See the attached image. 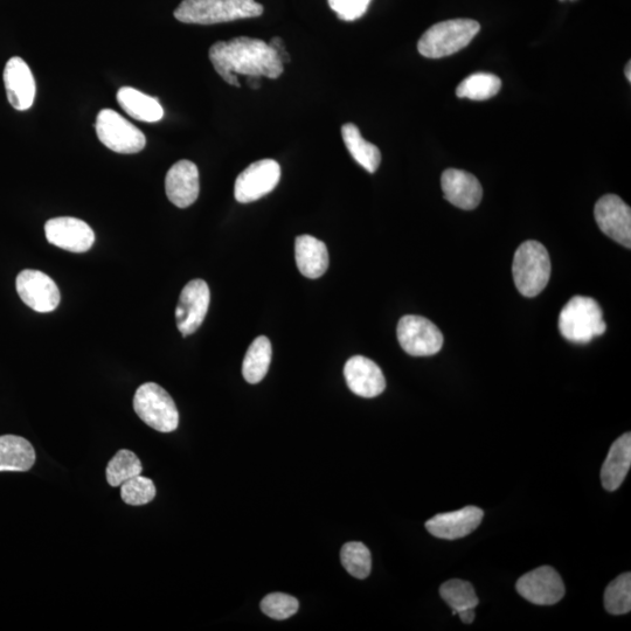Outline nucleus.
I'll list each match as a JSON object with an SVG mask.
<instances>
[{
	"mask_svg": "<svg viewBox=\"0 0 631 631\" xmlns=\"http://www.w3.org/2000/svg\"><path fill=\"white\" fill-rule=\"evenodd\" d=\"M17 293L32 310L47 314L58 308L60 290L50 276L39 270L26 269L17 277Z\"/></svg>",
	"mask_w": 631,
	"mask_h": 631,
	"instance_id": "10",
	"label": "nucleus"
},
{
	"mask_svg": "<svg viewBox=\"0 0 631 631\" xmlns=\"http://www.w3.org/2000/svg\"><path fill=\"white\" fill-rule=\"evenodd\" d=\"M280 179V164L274 159H261L249 165L235 180V199L241 204L253 203L272 192Z\"/></svg>",
	"mask_w": 631,
	"mask_h": 631,
	"instance_id": "9",
	"label": "nucleus"
},
{
	"mask_svg": "<svg viewBox=\"0 0 631 631\" xmlns=\"http://www.w3.org/2000/svg\"><path fill=\"white\" fill-rule=\"evenodd\" d=\"M440 595L453 609V615H457L463 610L475 609L480 603L473 585L460 579L445 582L440 588Z\"/></svg>",
	"mask_w": 631,
	"mask_h": 631,
	"instance_id": "27",
	"label": "nucleus"
},
{
	"mask_svg": "<svg viewBox=\"0 0 631 631\" xmlns=\"http://www.w3.org/2000/svg\"><path fill=\"white\" fill-rule=\"evenodd\" d=\"M346 383L352 393L363 398H376L386 388V379L380 367L373 360L355 356L344 367Z\"/></svg>",
	"mask_w": 631,
	"mask_h": 631,
	"instance_id": "16",
	"label": "nucleus"
},
{
	"mask_svg": "<svg viewBox=\"0 0 631 631\" xmlns=\"http://www.w3.org/2000/svg\"><path fill=\"white\" fill-rule=\"evenodd\" d=\"M96 134L108 149L117 154L131 155L141 152L147 144L142 131L112 109H103L97 115Z\"/></svg>",
	"mask_w": 631,
	"mask_h": 631,
	"instance_id": "7",
	"label": "nucleus"
},
{
	"mask_svg": "<svg viewBox=\"0 0 631 631\" xmlns=\"http://www.w3.org/2000/svg\"><path fill=\"white\" fill-rule=\"evenodd\" d=\"M142 471V463L137 455L130 450L122 449L108 463L107 482L110 487H121L130 478L141 475Z\"/></svg>",
	"mask_w": 631,
	"mask_h": 631,
	"instance_id": "28",
	"label": "nucleus"
},
{
	"mask_svg": "<svg viewBox=\"0 0 631 631\" xmlns=\"http://www.w3.org/2000/svg\"><path fill=\"white\" fill-rule=\"evenodd\" d=\"M342 137L346 149L355 161L370 173L378 170L381 163V152L376 145L367 142L356 124L346 123L342 127Z\"/></svg>",
	"mask_w": 631,
	"mask_h": 631,
	"instance_id": "24",
	"label": "nucleus"
},
{
	"mask_svg": "<svg viewBox=\"0 0 631 631\" xmlns=\"http://www.w3.org/2000/svg\"><path fill=\"white\" fill-rule=\"evenodd\" d=\"M211 293L204 280L186 284L176 309L177 327L184 337L194 334L205 321L210 308Z\"/></svg>",
	"mask_w": 631,
	"mask_h": 631,
	"instance_id": "12",
	"label": "nucleus"
},
{
	"mask_svg": "<svg viewBox=\"0 0 631 631\" xmlns=\"http://www.w3.org/2000/svg\"><path fill=\"white\" fill-rule=\"evenodd\" d=\"M272 343L265 336H260L249 346L244 364H242V374L249 384H259L269 370L272 362Z\"/></svg>",
	"mask_w": 631,
	"mask_h": 631,
	"instance_id": "25",
	"label": "nucleus"
},
{
	"mask_svg": "<svg viewBox=\"0 0 631 631\" xmlns=\"http://www.w3.org/2000/svg\"><path fill=\"white\" fill-rule=\"evenodd\" d=\"M512 274L523 296L536 297L542 293L551 277V259L545 246L535 240L520 245L513 258Z\"/></svg>",
	"mask_w": 631,
	"mask_h": 631,
	"instance_id": "4",
	"label": "nucleus"
},
{
	"mask_svg": "<svg viewBox=\"0 0 631 631\" xmlns=\"http://www.w3.org/2000/svg\"><path fill=\"white\" fill-rule=\"evenodd\" d=\"M402 350L413 357H429L439 353L443 346L442 332L427 318L407 315L401 318L397 329Z\"/></svg>",
	"mask_w": 631,
	"mask_h": 631,
	"instance_id": "8",
	"label": "nucleus"
},
{
	"mask_svg": "<svg viewBox=\"0 0 631 631\" xmlns=\"http://www.w3.org/2000/svg\"><path fill=\"white\" fill-rule=\"evenodd\" d=\"M165 191L171 203L179 208L196 203L200 192L197 165L185 159L173 164L165 178Z\"/></svg>",
	"mask_w": 631,
	"mask_h": 631,
	"instance_id": "18",
	"label": "nucleus"
},
{
	"mask_svg": "<svg viewBox=\"0 0 631 631\" xmlns=\"http://www.w3.org/2000/svg\"><path fill=\"white\" fill-rule=\"evenodd\" d=\"M483 517L482 509L467 506L461 510L439 513L428 520L426 528L436 538L455 540L473 533L481 525Z\"/></svg>",
	"mask_w": 631,
	"mask_h": 631,
	"instance_id": "15",
	"label": "nucleus"
},
{
	"mask_svg": "<svg viewBox=\"0 0 631 631\" xmlns=\"http://www.w3.org/2000/svg\"><path fill=\"white\" fill-rule=\"evenodd\" d=\"M51 245L72 253H85L94 245L95 234L85 221L71 217L54 218L45 225Z\"/></svg>",
	"mask_w": 631,
	"mask_h": 631,
	"instance_id": "14",
	"label": "nucleus"
},
{
	"mask_svg": "<svg viewBox=\"0 0 631 631\" xmlns=\"http://www.w3.org/2000/svg\"><path fill=\"white\" fill-rule=\"evenodd\" d=\"M502 88V81L495 74L476 73L468 76L456 89L461 99L485 101L496 96Z\"/></svg>",
	"mask_w": 631,
	"mask_h": 631,
	"instance_id": "26",
	"label": "nucleus"
},
{
	"mask_svg": "<svg viewBox=\"0 0 631 631\" xmlns=\"http://www.w3.org/2000/svg\"><path fill=\"white\" fill-rule=\"evenodd\" d=\"M262 13L263 6L255 0H183L173 15L184 24L214 25Z\"/></svg>",
	"mask_w": 631,
	"mask_h": 631,
	"instance_id": "2",
	"label": "nucleus"
},
{
	"mask_svg": "<svg viewBox=\"0 0 631 631\" xmlns=\"http://www.w3.org/2000/svg\"><path fill=\"white\" fill-rule=\"evenodd\" d=\"M594 216L600 230L620 245L631 247V210L624 201L607 194L595 205Z\"/></svg>",
	"mask_w": 631,
	"mask_h": 631,
	"instance_id": "13",
	"label": "nucleus"
},
{
	"mask_svg": "<svg viewBox=\"0 0 631 631\" xmlns=\"http://www.w3.org/2000/svg\"><path fill=\"white\" fill-rule=\"evenodd\" d=\"M480 30L481 25L471 19H454L435 24L419 40V53L429 59L448 57L466 48Z\"/></svg>",
	"mask_w": 631,
	"mask_h": 631,
	"instance_id": "5",
	"label": "nucleus"
},
{
	"mask_svg": "<svg viewBox=\"0 0 631 631\" xmlns=\"http://www.w3.org/2000/svg\"><path fill=\"white\" fill-rule=\"evenodd\" d=\"M121 497L128 505L149 504L156 497L155 483L142 475L130 478L121 485Z\"/></svg>",
	"mask_w": 631,
	"mask_h": 631,
	"instance_id": "31",
	"label": "nucleus"
},
{
	"mask_svg": "<svg viewBox=\"0 0 631 631\" xmlns=\"http://www.w3.org/2000/svg\"><path fill=\"white\" fill-rule=\"evenodd\" d=\"M36 452L29 441L17 435L0 436V471H29Z\"/></svg>",
	"mask_w": 631,
	"mask_h": 631,
	"instance_id": "23",
	"label": "nucleus"
},
{
	"mask_svg": "<svg viewBox=\"0 0 631 631\" xmlns=\"http://www.w3.org/2000/svg\"><path fill=\"white\" fill-rule=\"evenodd\" d=\"M560 2H567V0H560ZM570 2H575V0H570Z\"/></svg>",
	"mask_w": 631,
	"mask_h": 631,
	"instance_id": "38",
	"label": "nucleus"
},
{
	"mask_svg": "<svg viewBox=\"0 0 631 631\" xmlns=\"http://www.w3.org/2000/svg\"><path fill=\"white\" fill-rule=\"evenodd\" d=\"M441 186L449 203L461 210H474L483 198L481 183L474 175L466 171L446 170L442 173Z\"/></svg>",
	"mask_w": 631,
	"mask_h": 631,
	"instance_id": "19",
	"label": "nucleus"
},
{
	"mask_svg": "<svg viewBox=\"0 0 631 631\" xmlns=\"http://www.w3.org/2000/svg\"><path fill=\"white\" fill-rule=\"evenodd\" d=\"M517 592L533 605H556L565 596V585L559 573L550 566L536 568L517 581Z\"/></svg>",
	"mask_w": 631,
	"mask_h": 631,
	"instance_id": "11",
	"label": "nucleus"
},
{
	"mask_svg": "<svg viewBox=\"0 0 631 631\" xmlns=\"http://www.w3.org/2000/svg\"><path fill=\"white\" fill-rule=\"evenodd\" d=\"M372 0H328L329 6L343 22H355L362 18Z\"/></svg>",
	"mask_w": 631,
	"mask_h": 631,
	"instance_id": "33",
	"label": "nucleus"
},
{
	"mask_svg": "<svg viewBox=\"0 0 631 631\" xmlns=\"http://www.w3.org/2000/svg\"><path fill=\"white\" fill-rule=\"evenodd\" d=\"M247 85L251 86L253 89H258L261 86L260 76H248Z\"/></svg>",
	"mask_w": 631,
	"mask_h": 631,
	"instance_id": "36",
	"label": "nucleus"
},
{
	"mask_svg": "<svg viewBox=\"0 0 631 631\" xmlns=\"http://www.w3.org/2000/svg\"><path fill=\"white\" fill-rule=\"evenodd\" d=\"M134 409L141 420L157 432L171 433L178 428L179 413L175 401L158 384L147 383L138 387Z\"/></svg>",
	"mask_w": 631,
	"mask_h": 631,
	"instance_id": "6",
	"label": "nucleus"
},
{
	"mask_svg": "<svg viewBox=\"0 0 631 631\" xmlns=\"http://www.w3.org/2000/svg\"><path fill=\"white\" fill-rule=\"evenodd\" d=\"M208 57L221 78L234 87H241L239 74L274 80L284 72V65L273 48L255 38L218 41L210 48Z\"/></svg>",
	"mask_w": 631,
	"mask_h": 631,
	"instance_id": "1",
	"label": "nucleus"
},
{
	"mask_svg": "<svg viewBox=\"0 0 631 631\" xmlns=\"http://www.w3.org/2000/svg\"><path fill=\"white\" fill-rule=\"evenodd\" d=\"M630 71H631V62L629 61L628 65L626 67V72H624V73H626V76H627V79H628L629 82H631V72Z\"/></svg>",
	"mask_w": 631,
	"mask_h": 631,
	"instance_id": "37",
	"label": "nucleus"
},
{
	"mask_svg": "<svg viewBox=\"0 0 631 631\" xmlns=\"http://www.w3.org/2000/svg\"><path fill=\"white\" fill-rule=\"evenodd\" d=\"M559 330L567 341L587 344L605 334L607 324L594 298L574 296L560 312Z\"/></svg>",
	"mask_w": 631,
	"mask_h": 631,
	"instance_id": "3",
	"label": "nucleus"
},
{
	"mask_svg": "<svg viewBox=\"0 0 631 631\" xmlns=\"http://www.w3.org/2000/svg\"><path fill=\"white\" fill-rule=\"evenodd\" d=\"M4 83L8 100L19 112L29 110L36 99V81L29 65L19 57L11 58L4 69Z\"/></svg>",
	"mask_w": 631,
	"mask_h": 631,
	"instance_id": "17",
	"label": "nucleus"
},
{
	"mask_svg": "<svg viewBox=\"0 0 631 631\" xmlns=\"http://www.w3.org/2000/svg\"><path fill=\"white\" fill-rule=\"evenodd\" d=\"M300 603L294 596L283 593H272L261 602L262 612L274 620H287L295 615Z\"/></svg>",
	"mask_w": 631,
	"mask_h": 631,
	"instance_id": "32",
	"label": "nucleus"
},
{
	"mask_svg": "<svg viewBox=\"0 0 631 631\" xmlns=\"http://www.w3.org/2000/svg\"><path fill=\"white\" fill-rule=\"evenodd\" d=\"M116 99L124 112L137 121L155 123L163 119L162 104L155 97L144 94L140 90L122 87L117 92Z\"/></svg>",
	"mask_w": 631,
	"mask_h": 631,
	"instance_id": "22",
	"label": "nucleus"
},
{
	"mask_svg": "<svg viewBox=\"0 0 631 631\" xmlns=\"http://www.w3.org/2000/svg\"><path fill=\"white\" fill-rule=\"evenodd\" d=\"M457 615L461 617L463 623L470 624L475 620V609L463 610V612H460Z\"/></svg>",
	"mask_w": 631,
	"mask_h": 631,
	"instance_id": "35",
	"label": "nucleus"
},
{
	"mask_svg": "<svg viewBox=\"0 0 631 631\" xmlns=\"http://www.w3.org/2000/svg\"><path fill=\"white\" fill-rule=\"evenodd\" d=\"M297 268L308 279H320L329 268V253L324 242L311 235H301L295 241Z\"/></svg>",
	"mask_w": 631,
	"mask_h": 631,
	"instance_id": "20",
	"label": "nucleus"
},
{
	"mask_svg": "<svg viewBox=\"0 0 631 631\" xmlns=\"http://www.w3.org/2000/svg\"><path fill=\"white\" fill-rule=\"evenodd\" d=\"M269 46L273 48V50L276 52L277 57L280 58L282 64H287V62H290V55L286 50V46H284V41L282 38L280 37H274L272 40H270Z\"/></svg>",
	"mask_w": 631,
	"mask_h": 631,
	"instance_id": "34",
	"label": "nucleus"
},
{
	"mask_svg": "<svg viewBox=\"0 0 631 631\" xmlns=\"http://www.w3.org/2000/svg\"><path fill=\"white\" fill-rule=\"evenodd\" d=\"M605 608L609 614L624 615L631 610V574L624 573L610 582L605 592Z\"/></svg>",
	"mask_w": 631,
	"mask_h": 631,
	"instance_id": "30",
	"label": "nucleus"
},
{
	"mask_svg": "<svg viewBox=\"0 0 631 631\" xmlns=\"http://www.w3.org/2000/svg\"><path fill=\"white\" fill-rule=\"evenodd\" d=\"M631 466V434L627 433L617 439L610 448L607 459L601 470L603 488L615 491L626 480Z\"/></svg>",
	"mask_w": 631,
	"mask_h": 631,
	"instance_id": "21",
	"label": "nucleus"
},
{
	"mask_svg": "<svg viewBox=\"0 0 631 631\" xmlns=\"http://www.w3.org/2000/svg\"><path fill=\"white\" fill-rule=\"evenodd\" d=\"M342 564L352 577L363 580L372 570L371 552L363 543L351 542L342 547Z\"/></svg>",
	"mask_w": 631,
	"mask_h": 631,
	"instance_id": "29",
	"label": "nucleus"
}]
</instances>
